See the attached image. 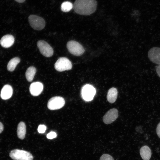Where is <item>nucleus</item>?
Masks as SVG:
<instances>
[{"instance_id":"nucleus-13","label":"nucleus","mask_w":160,"mask_h":160,"mask_svg":"<svg viewBox=\"0 0 160 160\" xmlns=\"http://www.w3.org/2000/svg\"><path fill=\"white\" fill-rule=\"evenodd\" d=\"M13 93V89L10 85L6 84L2 88L0 94L1 98L3 100H6L10 98Z\"/></svg>"},{"instance_id":"nucleus-20","label":"nucleus","mask_w":160,"mask_h":160,"mask_svg":"<svg viewBox=\"0 0 160 160\" xmlns=\"http://www.w3.org/2000/svg\"><path fill=\"white\" fill-rule=\"evenodd\" d=\"M100 160H114V159L110 155L108 154H104L100 157Z\"/></svg>"},{"instance_id":"nucleus-9","label":"nucleus","mask_w":160,"mask_h":160,"mask_svg":"<svg viewBox=\"0 0 160 160\" xmlns=\"http://www.w3.org/2000/svg\"><path fill=\"white\" fill-rule=\"evenodd\" d=\"M148 55L152 62L160 65V47H154L151 48L148 52Z\"/></svg>"},{"instance_id":"nucleus-19","label":"nucleus","mask_w":160,"mask_h":160,"mask_svg":"<svg viewBox=\"0 0 160 160\" xmlns=\"http://www.w3.org/2000/svg\"><path fill=\"white\" fill-rule=\"evenodd\" d=\"M73 8V4L70 2L66 1L63 2L61 6V10L64 12L70 11Z\"/></svg>"},{"instance_id":"nucleus-24","label":"nucleus","mask_w":160,"mask_h":160,"mask_svg":"<svg viewBox=\"0 0 160 160\" xmlns=\"http://www.w3.org/2000/svg\"><path fill=\"white\" fill-rule=\"evenodd\" d=\"M156 72L159 76L160 77V65L156 68Z\"/></svg>"},{"instance_id":"nucleus-12","label":"nucleus","mask_w":160,"mask_h":160,"mask_svg":"<svg viewBox=\"0 0 160 160\" xmlns=\"http://www.w3.org/2000/svg\"><path fill=\"white\" fill-rule=\"evenodd\" d=\"M15 38L11 35H6L3 36L0 41L1 45L4 48H7L11 46L14 44Z\"/></svg>"},{"instance_id":"nucleus-25","label":"nucleus","mask_w":160,"mask_h":160,"mask_svg":"<svg viewBox=\"0 0 160 160\" xmlns=\"http://www.w3.org/2000/svg\"><path fill=\"white\" fill-rule=\"evenodd\" d=\"M3 125L0 122V133H1L3 131Z\"/></svg>"},{"instance_id":"nucleus-15","label":"nucleus","mask_w":160,"mask_h":160,"mask_svg":"<svg viewBox=\"0 0 160 160\" xmlns=\"http://www.w3.org/2000/svg\"><path fill=\"white\" fill-rule=\"evenodd\" d=\"M140 154L143 160H149L151 157V152L149 147L144 145L141 148Z\"/></svg>"},{"instance_id":"nucleus-4","label":"nucleus","mask_w":160,"mask_h":160,"mask_svg":"<svg viewBox=\"0 0 160 160\" xmlns=\"http://www.w3.org/2000/svg\"><path fill=\"white\" fill-rule=\"evenodd\" d=\"M67 47L71 54L77 56L81 55L85 51L84 47L79 43L74 40L68 41L67 44Z\"/></svg>"},{"instance_id":"nucleus-22","label":"nucleus","mask_w":160,"mask_h":160,"mask_svg":"<svg viewBox=\"0 0 160 160\" xmlns=\"http://www.w3.org/2000/svg\"><path fill=\"white\" fill-rule=\"evenodd\" d=\"M57 134L56 133L54 132H51L48 134L47 135V138L49 139H52L56 137Z\"/></svg>"},{"instance_id":"nucleus-23","label":"nucleus","mask_w":160,"mask_h":160,"mask_svg":"<svg viewBox=\"0 0 160 160\" xmlns=\"http://www.w3.org/2000/svg\"><path fill=\"white\" fill-rule=\"evenodd\" d=\"M156 130L157 135L160 138V122L157 125Z\"/></svg>"},{"instance_id":"nucleus-7","label":"nucleus","mask_w":160,"mask_h":160,"mask_svg":"<svg viewBox=\"0 0 160 160\" xmlns=\"http://www.w3.org/2000/svg\"><path fill=\"white\" fill-rule=\"evenodd\" d=\"M65 101L61 97L55 96L51 98L47 103L48 108L51 110H57L61 108L64 105Z\"/></svg>"},{"instance_id":"nucleus-1","label":"nucleus","mask_w":160,"mask_h":160,"mask_svg":"<svg viewBox=\"0 0 160 160\" xmlns=\"http://www.w3.org/2000/svg\"><path fill=\"white\" fill-rule=\"evenodd\" d=\"M97 6L95 0H76L73 4V8L79 14L89 15L95 11Z\"/></svg>"},{"instance_id":"nucleus-18","label":"nucleus","mask_w":160,"mask_h":160,"mask_svg":"<svg viewBox=\"0 0 160 160\" xmlns=\"http://www.w3.org/2000/svg\"><path fill=\"white\" fill-rule=\"evenodd\" d=\"M20 62V59L18 57H15L11 59L7 65L8 70L11 72L14 71L17 65Z\"/></svg>"},{"instance_id":"nucleus-16","label":"nucleus","mask_w":160,"mask_h":160,"mask_svg":"<svg viewBox=\"0 0 160 160\" xmlns=\"http://www.w3.org/2000/svg\"><path fill=\"white\" fill-rule=\"evenodd\" d=\"M26 133V126L23 122H21L18 124L17 130L18 137L21 140L23 139L25 137Z\"/></svg>"},{"instance_id":"nucleus-8","label":"nucleus","mask_w":160,"mask_h":160,"mask_svg":"<svg viewBox=\"0 0 160 160\" xmlns=\"http://www.w3.org/2000/svg\"><path fill=\"white\" fill-rule=\"evenodd\" d=\"M96 93L95 89L90 85L84 86L81 90V95L83 99L87 101L92 100Z\"/></svg>"},{"instance_id":"nucleus-17","label":"nucleus","mask_w":160,"mask_h":160,"mask_svg":"<svg viewBox=\"0 0 160 160\" xmlns=\"http://www.w3.org/2000/svg\"><path fill=\"white\" fill-rule=\"evenodd\" d=\"M36 71V69L33 66H30L27 69L25 74L28 81L31 82L33 80Z\"/></svg>"},{"instance_id":"nucleus-10","label":"nucleus","mask_w":160,"mask_h":160,"mask_svg":"<svg viewBox=\"0 0 160 160\" xmlns=\"http://www.w3.org/2000/svg\"><path fill=\"white\" fill-rule=\"evenodd\" d=\"M118 111L116 108H112L109 110L105 114L103 118V121L106 124H111L117 118Z\"/></svg>"},{"instance_id":"nucleus-3","label":"nucleus","mask_w":160,"mask_h":160,"mask_svg":"<svg viewBox=\"0 0 160 160\" xmlns=\"http://www.w3.org/2000/svg\"><path fill=\"white\" fill-rule=\"evenodd\" d=\"M28 21L30 26L35 30H41L45 25L44 20L42 17L35 15H30L28 17Z\"/></svg>"},{"instance_id":"nucleus-14","label":"nucleus","mask_w":160,"mask_h":160,"mask_svg":"<svg viewBox=\"0 0 160 160\" xmlns=\"http://www.w3.org/2000/svg\"><path fill=\"white\" fill-rule=\"evenodd\" d=\"M118 95L117 89L114 87H112L108 90L107 95V99L110 103H113L116 101Z\"/></svg>"},{"instance_id":"nucleus-21","label":"nucleus","mask_w":160,"mask_h":160,"mask_svg":"<svg viewBox=\"0 0 160 160\" xmlns=\"http://www.w3.org/2000/svg\"><path fill=\"white\" fill-rule=\"evenodd\" d=\"M46 128V127L45 125H40L38 127V131L40 133H43L45 132Z\"/></svg>"},{"instance_id":"nucleus-26","label":"nucleus","mask_w":160,"mask_h":160,"mask_svg":"<svg viewBox=\"0 0 160 160\" xmlns=\"http://www.w3.org/2000/svg\"><path fill=\"white\" fill-rule=\"evenodd\" d=\"M16 1L19 3H23L25 1V0H15Z\"/></svg>"},{"instance_id":"nucleus-11","label":"nucleus","mask_w":160,"mask_h":160,"mask_svg":"<svg viewBox=\"0 0 160 160\" xmlns=\"http://www.w3.org/2000/svg\"><path fill=\"white\" fill-rule=\"evenodd\" d=\"M43 89L42 84L39 82H36L31 84L30 86L29 91L32 95L37 96L41 93Z\"/></svg>"},{"instance_id":"nucleus-6","label":"nucleus","mask_w":160,"mask_h":160,"mask_svg":"<svg viewBox=\"0 0 160 160\" xmlns=\"http://www.w3.org/2000/svg\"><path fill=\"white\" fill-rule=\"evenodd\" d=\"M37 46L41 53L44 56L50 57L53 55L54 51L52 47L46 41L43 40L39 41Z\"/></svg>"},{"instance_id":"nucleus-2","label":"nucleus","mask_w":160,"mask_h":160,"mask_svg":"<svg viewBox=\"0 0 160 160\" xmlns=\"http://www.w3.org/2000/svg\"><path fill=\"white\" fill-rule=\"evenodd\" d=\"M9 155L13 160H33V156L31 153L23 150H12Z\"/></svg>"},{"instance_id":"nucleus-5","label":"nucleus","mask_w":160,"mask_h":160,"mask_svg":"<svg viewBox=\"0 0 160 160\" xmlns=\"http://www.w3.org/2000/svg\"><path fill=\"white\" fill-rule=\"evenodd\" d=\"M72 64L71 61L65 57L59 58L55 64V68L57 71H63L71 70L72 68Z\"/></svg>"}]
</instances>
